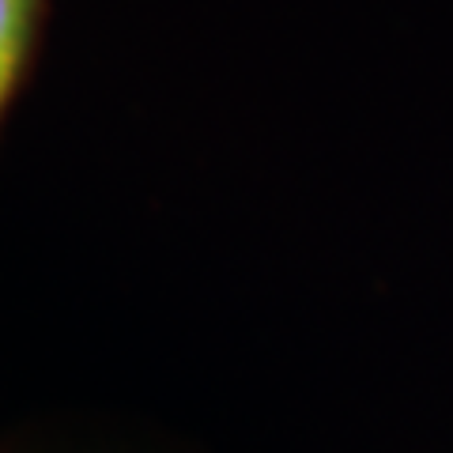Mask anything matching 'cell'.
<instances>
[{"label":"cell","mask_w":453,"mask_h":453,"mask_svg":"<svg viewBox=\"0 0 453 453\" xmlns=\"http://www.w3.org/2000/svg\"><path fill=\"white\" fill-rule=\"evenodd\" d=\"M42 16H46V0H0V125L31 68Z\"/></svg>","instance_id":"obj_1"}]
</instances>
